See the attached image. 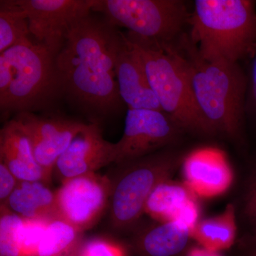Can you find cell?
<instances>
[{
    "label": "cell",
    "instance_id": "10",
    "mask_svg": "<svg viewBox=\"0 0 256 256\" xmlns=\"http://www.w3.org/2000/svg\"><path fill=\"white\" fill-rule=\"evenodd\" d=\"M110 194L111 180L97 172L64 180L55 192L60 218L84 232L102 214Z\"/></svg>",
    "mask_w": 256,
    "mask_h": 256
},
{
    "label": "cell",
    "instance_id": "6",
    "mask_svg": "<svg viewBox=\"0 0 256 256\" xmlns=\"http://www.w3.org/2000/svg\"><path fill=\"white\" fill-rule=\"evenodd\" d=\"M182 153L169 148L117 165L111 180L110 222L114 228H133L144 214L146 202L159 184L172 178L182 164Z\"/></svg>",
    "mask_w": 256,
    "mask_h": 256
},
{
    "label": "cell",
    "instance_id": "16",
    "mask_svg": "<svg viewBox=\"0 0 256 256\" xmlns=\"http://www.w3.org/2000/svg\"><path fill=\"white\" fill-rule=\"evenodd\" d=\"M192 239V229L182 222H156L138 229L129 247L136 256H185Z\"/></svg>",
    "mask_w": 256,
    "mask_h": 256
},
{
    "label": "cell",
    "instance_id": "9",
    "mask_svg": "<svg viewBox=\"0 0 256 256\" xmlns=\"http://www.w3.org/2000/svg\"><path fill=\"white\" fill-rule=\"evenodd\" d=\"M30 23L34 40L57 55L74 24L92 12L94 0H13Z\"/></svg>",
    "mask_w": 256,
    "mask_h": 256
},
{
    "label": "cell",
    "instance_id": "12",
    "mask_svg": "<svg viewBox=\"0 0 256 256\" xmlns=\"http://www.w3.org/2000/svg\"><path fill=\"white\" fill-rule=\"evenodd\" d=\"M116 143L104 139L100 124L89 122L56 162L54 170L62 182L96 173L116 162Z\"/></svg>",
    "mask_w": 256,
    "mask_h": 256
},
{
    "label": "cell",
    "instance_id": "2",
    "mask_svg": "<svg viewBox=\"0 0 256 256\" xmlns=\"http://www.w3.org/2000/svg\"><path fill=\"white\" fill-rule=\"evenodd\" d=\"M181 44L195 102L212 134L238 138L248 87L242 69L238 63L204 60L190 38Z\"/></svg>",
    "mask_w": 256,
    "mask_h": 256
},
{
    "label": "cell",
    "instance_id": "18",
    "mask_svg": "<svg viewBox=\"0 0 256 256\" xmlns=\"http://www.w3.org/2000/svg\"><path fill=\"white\" fill-rule=\"evenodd\" d=\"M4 206L23 218L48 220L60 218L55 192L41 182H18Z\"/></svg>",
    "mask_w": 256,
    "mask_h": 256
},
{
    "label": "cell",
    "instance_id": "27",
    "mask_svg": "<svg viewBox=\"0 0 256 256\" xmlns=\"http://www.w3.org/2000/svg\"><path fill=\"white\" fill-rule=\"evenodd\" d=\"M13 68L9 60L0 54V96L4 95L9 88L13 79Z\"/></svg>",
    "mask_w": 256,
    "mask_h": 256
},
{
    "label": "cell",
    "instance_id": "5",
    "mask_svg": "<svg viewBox=\"0 0 256 256\" xmlns=\"http://www.w3.org/2000/svg\"><path fill=\"white\" fill-rule=\"evenodd\" d=\"M13 68L9 88L0 96L1 118L22 112L48 111L64 98L54 54L28 40L5 50Z\"/></svg>",
    "mask_w": 256,
    "mask_h": 256
},
{
    "label": "cell",
    "instance_id": "21",
    "mask_svg": "<svg viewBox=\"0 0 256 256\" xmlns=\"http://www.w3.org/2000/svg\"><path fill=\"white\" fill-rule=\"evenodd\" d=\"M28 18L13 0L0 1V54L31 40Z\"/></svg>",
    "mask_w": 256,
    "mask_h": 256
},
{
    "label": "cell",
    "instance_id": "30",
    "mask_svg": "<svg viewBox=\"0 0 256 256\" xmlns=\"http://www.w3.org/2000/svg\"><path fill=\"white\" fill-rule=\"evenodd\" d=\"M185 256H223L220 252L208 250L205 248L200 246H192L188 249Z\"/></svg>",
    "mask_w": 256,
    "mask_h": 256
},
{
    "label": "cell",
    "instance_id": "17",
    "mask_svg": "<svg viewBox=\"0 0 256 256\" xmlns=\"http://www.w3.org/2000/svg\"><path fill=\"white\" fill-rule=\"evenodd\" d=\"M0 161L18 181L41 182L50 180L38 164L28 133L18 121L9 120L0 130Z\"/></svg>",
    "mask_w": 256,
    "mask_h": 256
},
{
    "label": "cell",
    "instance_id": "28",
    "mask_svg": "<svg viewBox=\"0 0 256 256\" xmlns=\"http://www.w3.org/2000/svg\"><path fill=\"white\" fill-rule=\"evenodd\" d=\"M242 256H256V235L248 234L239 240Z\"/></svg>",
    "mask_w": 256,
    "mask_h": 256
},
{
    "label": "cell",
    "instance_id": "14",
    "mask_svg": "<svg viewBox=\"0 0 256 256\" xmlns=\"http://www.w3.org/2000/svg\"><path fill=\"white\" fill-rule=\"evenodd\" d=\"M116 72L120 96L128 109L162 110L148 82L142 60L124 33Z\"/></svg>",
    "mask_w": 256,
    "mask_h": 256
},
{
    "label": "cell",
    "instance_id": "19",
    "mask_svg": "<svg viewBox=\"0 0 256 256\" xmlns=\"http://www.w3.org/2000/svg\"><path fill=\"white\" fill-rule=\"evenodd\" d=\"M235 206L229 204L220 214L198 220L192 229V238L200 246L220 252L234 245L236 239Z\"/></svg>",
    "mask_w": 256,
    "mask_h": 256
},
{
    "label": "cell",
    "instance_id": "11",
    "mask_svg": "<svg viewBox=\"0 0 256 256\" xmlns=\"http://www.w3.org/2000/svg\"><path fill=\"white\" fill-rule=\"evenodd\" d=\"M28 133L35 158L50 180L56 162L86 124L55 114L22 112L14 116Z\"/></svg>",
    "mask_w": 256,
    "mask_h": 256
},
{
    "label": "cell",
    "instance_id": "26",
    "mask_svg": "<svg viewBox=\"0 0 256 256\" xmlns=\"http://www.w3.org/2000/svg\"><path fill=\"white\" fill-rule=\"evenodd\" d=\"M18 180L4 163L0 161V202L1 206L6 204L18 183Z\"/></svg>",
    "mask_w": 256,
    "mask_h": 256
},
{
    "label": "cell",
    "instance_id": "8",
    "mask_svg": "<svg viewBox=\"0 0 256 256\" xmlns=\"http://www.w3.org/2000/svg\"><path fill=\"white\" fill-rule=\"evenodd\" d=\"M184 130L164 111L128 109L114 164H124L174 144Z\"/></svg>",
    "mask_w": 256,
    "mask_h": 256
},
{
    "label": "cell",
    "instance_id": "22",
    "mask_svg": "<svg viewBox=\"0 0 256 256\" xmlns=\"http://www.w3.org/2000/svg\"><path fill=\"white\" fill-rule=\"evenodd\" d=\"M23 220L6 206H1L0 256H23L20 240Z\"/></svg>",
    "mask_w": 256,
    "mask_h": 256
},
{
    "label": "cell",
    "instance_id": "13",
    "mask_svg": "<svg viewBox=\"0 0 256 256\" xmlns=\"http://www.w3.org/2000/svg\"><path fill=\"white\" fill-rule=\"evenodd\" d=\"M184 184L197 197L214 198L223 194L232 186L234 172L225 154L214 148H202L184 158Z\"/></svg>",
    "mask_w": 256,
    "mask_h": 256
},
{
    "label": "cell",
    "instance_id": "4",
    "mask_svg": "<svg viewBox=\"0 0 256 256\" xmlns=\"http://www.w3.org/2000/svg\"><path fill=\"white\" fill-rule=\"evenodd\" d=\"M126 35L142 60L162 110L184 131L212 134L195 102L186 60L180 50L160 46L129 32Z\"/></svg>",
    "mask_w": 256,
    "mask_h": 256
},
{
    "label": "cell",
    "instance_id": "7",
    "mask_svg": "<svg viewBox=\"0 0 256 256\" xmlns=\"http://www.w3.org/2000/svg\"><path fill=\"white\" fill-rule=\"evenodd\" d=\"M92 12L160 46H174L191 14L182 0H94Z\"/></svg>",
    "mask_w": 256,
    "mask_h": 256
},
{
    "label": "cell",
    "instance_id": "3",
    "mask_svg": "<svg viewBox=\"0 0 256 256\" xmlns=\"http://www.w3.org/2000/svg\"><path fill=\"white\" fill-rule=\"evenodd\" d=\"M256 2L196 0L188 24L190 40L210 62L238 63L256 50Z\"/></svg>",
    "mask_w": 256,
    "mask_h": 256
},
{
    "label": "cell",
    "instance_id": "20",
    "mask_svg": "<svg viewBox=\"0 0 256 256\" xmlns=\"http://www.w3.org/2000/svg\"><path fill=\"white\" fill-rule=\"evenodd\" d=\"M84 230L62 218L50 220L34 256H78Z\"/></svg>",
    "mask_w": 256,
    "mask_h": 256
},
{
    "label": "cell",
    "instance_id": "24",
    "mask_svg": "<svg viewBox=\"0 0 256 256\" xmlns=\"http://www.w3.org/2000/svg\"><path fill=\"white\" fill-rule=\"evenodd\" d=\"M78 256H127V250L114 240L96 238L84 242Z\"/></svg>",
    "mask_w": 256,
    "mask_h": 256
},
{
    "label": "cell",
    "instance_id": "15",
    "mask_svg": "<svg viewBox=\"0 0 256 256\" xmlns=\"http://www.w3.org/2000/svg\"><path fill=\"white\" fill-rule=\"evenodd\" d=\"M144 214L158 222H180L193 229L200 220L197 196L171 178L159 184L146 202Z\"/></svg>",
    "mask_w": 256,
    "mask_h": 256
},
{
    "label": "cell",
    "instance_id": "25",
    "mask_svg": "<svg viewBox=\"0 0 256 256\" xmlns=\"http://www.w3.org/2000/svg\"><path fill=\"white\" fill-rule=\"evenodd\" d=\"M242 214L248 226V234L256 235V166L248 180L244 200Z\"/></svg>",
    "mask_w": 256,
    "mask_h": 256
},
{
    "label": "cell",
    "instance_id": "23",
    "mask_svg": "<svg viewBox=\"0 0 256 256\" xmlns=\"http://www.w3.org/2000/svg\"><path fill=\"white\" fill-rule=\"evenodd\" d=\"M50 220L24 218L20 230L23 256H34Z\"/></svg>",
    "mask_w": 256,
    "mask_h": 256
},
{
    "label": "cell",
    "instance_id": "29",
    "mask_svg": "<svg viewBox=\"0 0 256 256\" xmlns=\"http://www.w3.org/2000/svg\"><path fill=\"white\" fill-rule=\"evenodd\" d=\"M250 58H252V64L250 77V100L256 114V50Z\"/></svg>",
    "mask_w": 256,
    "mask_h": 256
},
{
    "label": "cell",
    "instance_id": "1",
    "mask_svg": "<svg viewBox=\"0 0 256 256\" xmlns=\"http://www.w3.org/2000/svg\"><path fill=\"white\" fill-rule=\"evenodd\" d=\"M122 41V32L90 13L69 30L56 56L64 98L90 122L100 124L118 114L124 104L116 72Z\"/></svg>",
    "mask_w": 256,
    "mask_h": 256
}]
</instances>
